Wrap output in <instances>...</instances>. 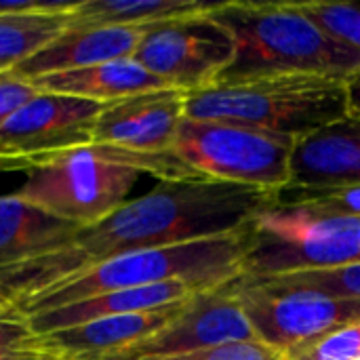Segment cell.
<instances>
[{
    "instance_id": "14",
    "label": "cell",
    "mask_w": 360,
    "mask_h": 360,
    "mask_svg": "<svg viewBox=\"0 0 360 360\" xmlns=\"http://www.w3.org/2000/svg\"><path fill=\"white\" fill-rule=\"evenodd\" d=\"M154 25H84L68 27L36 55L17 65L11 74L34 80L46 74L82 70L116 59L133 57L139 42Z\"/></svg>"
},
{
    "instance_id": "6",
    "label": "cell",
    "mask_w": 360,
    "mask_h": 360,
    "mask_svg": "<svg viewBox=\"0 0 360 360\" xmlns=\"http://www.w3.org/2000/svg\"><path fill=\"white\" fill-rule=\"evenodd\" d=\"M295 139L213 120L184 118L175 156L200 179L281 194L291 184Z\"/></svg>"
},
{
    "instance_id": "19",
    "label": "cell",
    "mask_w": 360,
    "mask_h": 360,
    "mask_svg": "<svg viewBox=\"0 0 360 360\" xmlns=\"http://www.w3.org/2000/svg\"><path fill=\"white\" fill-rule=\"evenodd\" d=\"M217 2L202 0H82L70 11V27L84 25H158L202 15Z\"/></svg>"
},
{
    "instance_id": "5",
    "label": "cell",
    "mask_w": 360,
    "mask_h": 360,
    "mask_svg": "<svg viewBox=\"0 0 360 360\" xmlns=\"http://www.w3.org/2000/svg\"><path fill=\"white\" fill-rule=\"evenodd\" d=\"M240 276L264 278L360 264V217L270 205L247 224Z\"/></svg>"
},
{
    "instance_id": "1",
    "label": "cell",
    "mask_w": 360,
    "mask_h": 360,
    "mask_svg": "<svg viewBox=\"0 0 360 360\" xmlns=\"http://www.w3.org/2000/svg\"><path fill=\"white\" fill-rule=\"evenodd\" d=\"M276 194L211 181L160 184L127 200L101 221L78 228L63 243L0 270V304L6 312L116 255L215 238L243 230Z\"/></svg>"
},
{
    "instance_id": "11",
    "label": "cell",
    "mask_w": 360,
    "mask_h": 360,
    "mask_svg": "<svg viewBox=\"0 0 360 360\" xmlns=\"http://www.w3.org/2000/svg\"><path fill=\"white\" fill-rule=\"evenodd\" d=\"M257 340L247 314L226 287L196 293L167 327L110 360H148L190 354L230 342Z\"/></svg>"
},
{
    "instance_id": "28",
    "label": "cell",
    "mask_w": 360,
    "mask_h": 360,
    "mask_svg": "<svg viewBox=\"0 0 360 360\" xmlns=\"http://www.w3.org/2000/svg\"><path fill=\"white\" fill-rule=\"evenodd\" d=\"M348 105H350V118L360 120V74L348 80Z\"/></svg>"
},
{
    "instance_id": "27",
    "label": "cell",
    "mask_w": 360,
    "mask_h": 360,
    "mask_svg": "<svg viewBox=\"0 0 360 360\" xmlns=\"http://www.w3.org/2000/svg\"><path fill=\"white\" fill-rule=\"evenodd\" d=\"M51 2L42 0H0V17L2 15H15V13H34L46 8Z\"/></svg>"
},
{
    "instance_id": "30",
    "label": "cell",
    "mask_w": 360,
    "mask_h": 360,
    "mask_svg": "<svg viewBox=\"0 0 360 360\" xmlns=\"http://www.w3.org/2000/svg\"><path fill=\"white\" fill-rule=\"evenodd\" d=\"M40 360H55V359H49V356H42V359Z\"/></svg>"
},
{
    "instance_id": "17",
    "label": "cell",
    "mask_w": 360,
    "mask_h": 360,
    "mask_svg": "<svg viewBox=\"0 0 360 360\" xmlns=\"http://www.w3.org/2000/svg\"><path fill=\"white\" fill-rule=\"evenodd\" d=\"M27 82H32L40 93L68 95V97L89 99L97 103H114L141 93L173 89L162 78H158L141 63H137L133 57L108 61L82 70H72V72L46 74Z\"/></svg>"
},
{
    "instance_id": "15",
    "label": "cell",
    "mask_w": 360,
    "mask_h": 360,
    "mask_svg": "<svg viewBox=\"0 0 360 360\" xmlns=\"http://www.w3.org/2000/svg\"><path fill=\"white\" fill-rule=\"evenodd\" d=\"M360 188V120L344 118L295 143L287 190Z\"/></svg>"
},
{
    "instance_id": "13",
    "label": "cell",
    "mask_w": 360,
    "mask_h": 360,
    "mask_svg": "<svg viewBox=\"0 0 360 360\" xmlns=\"http://www.w3.org/2000/svg\"><path fill=\"white\" fill-rule=\"evenodd\" d=\"M186 302L158 310L95 319L61 331L30 335V348L55 360H110L148 340L181 314Z\"/></svg>"
},
{
    "instance_id": "26",
    "label": "cell",
    "mask_w": 360,
    "mask_h": 360,
    "mask_svg": "<svg viewBox=\"0 0 360 360\" xmlns=\"http://www.w3.org/2000/svg\"><path fill=\"white\" fill-rule=\"evenodd\" d=\"M40 91L32 82H27L23 78H17L13 74H2L0 76V124L17 108H21L25 101H30Z\"/></svg>"
},
{
    "instance_id": "20",
    "label": "cell",
    "mask_w": 360,
    "mask_h": 360,
    "mask_svg": "<svg viewBox=\"0 0 360 360\" xmlns=\"http://www.w3.org/2000/svg\"><path fill=\"white\" fill-rule=\"evenodd\" d=\"M74 2H51L42 11L0 17V74H11L70 27Z\"/></svg>"
},
{
    "instance_id": "2",
    "label": "cell",
    "mask_w": 360,
    "mask_h": 360,
    "mask_svg": "<svg viewBox=\"0 0 360 360\" xmlns=\"http://www.w3.org/2000/svg\"><path fill=\"white\" fill-rule=\"evenodd\" d=\"M211 15L234 40V59L217 82L287 74L352 80L360 74V53L331 38L297 2L228 0Z\"/></svg>"
},
{
    "instance_id": "32",
    "label": "cell",
    "mask_w": 360,
    "mask_h": 360,
    "mask_svg": "<svg viewBox=\"0 0 360 360\" xmlns=\"http://www.w3.org/2000/svg\"><path fill=\"white\" fill-rule=\"evenodd\" d=\"M0 76H2V74H0Z\"/></svg>"
},
{
    "instance_id": "24",
    "label": "cell",
    "mask_w": 360,
    "mask_h": 360,
    "mask_svg": "<svg viewBox=\"0 0 360 360\" xmlns=\"http://www.w3.org/2000/svg\"><path fill=\"white\" fill-rule=\"evenodd\" d=\"M148 360H289V356L259 340H249V342H230L190 354Z\"/></svg>"
},
{
    "instance_id": "23",
    "label": "cell",
    "mask_w": 360,
    "mask_h": 360,
    "mask_svg": "<svg viewBox=\"0 0 360 360\" xmlns=\"http://www.w3.org/2000/svg\"><path fill=\"white\" fill-rule=\"evenodd\" d=\"M287 356L289 360H356L360 356V321Z\"/></svg>"
},
{
    "instance_id": "9",
    "label": "cell",
    "mask_w": 360,
    "mask_h": 360,
    "mask_svg": "<svg viewBox=\"0 0 360 360\" xmlns=\"http://www.w3.org/2000/svg\"><path fill=\"white\" fill-rule=\"evenodd\" d=\"M105 103L38 93L0 124V173L34 171L57 156L93 143Z\"/></svg>"
},
{
    "instance_id": "10",
    "label": "cell",
    "mask_w": 360,
    "mask_h": 360,
    "mask_svg": "<svg viewBox=\"0 0 360 360\" xmlns=\"http://www.w3.org/2000/svg\"><path fill=\"white\" fill-rule=\"evenodd\" d=\"M211 13L150 27L133 59L186 93L215 84L234 59V40Z\"/></svg>"
},
{
    "instance_id": "29",
    "label": "cell",
    "mask_w": 360,
    "mask_h": 360,
    "mask_svg": "<svg viewBox=\"0 0 360 360\" xmlns=\"http://www.w3.org/2000/svg\"><path fill=\"white\" fill-rule=\"evenodd\" d=\"M4 314H6V310H4V306L0 304V316H4Z\"/></svg>"
},
{
    "instance_id": "25",
    "label": "cell",
    "mask_w": 360,
    "mask_h": 360,
    "mask_svg": "<svg viewBox=\"0 0 360 360\" xmlns=\"http://www.w3.org/2000/svg\"><path fill=\"white\" fill-rule=\"evenodd\" d=\"M32 331L13 314L0 316V360H40L42 354L30 348Z\"/></svg>"
},
{
    "instance_id": "8",
    "label": "cell",
    "mask_w": 360,
    "mask_h": 360,
    "mask_svg": "<svg viewBox=\"0 0 360 360\" xmlns=\"http://www.w3.org/2000/svg\"><path fill=\"white\" fill-rule=\"evenodd\" d=\"M224 287L247 314L257 340L285 354L360 321V300L272 289L245 276Z\"/></svg>"
},
{
    "instance_id": "7",
    "label": "cell",
    "mask_w": 360,
    "mask_h": 360,
    "mask_svg": "<svg viewBox=\"0 0 360 360\" xmlns=\"http://www.w3.org/2000/svg\"><path fill=\"white\" fill-rule=\"evenodd\" d=\"M137 179V171L86 146L30 171L17 196L57 219L86 228L124 205Z\"/></svg>"
},
{
    "instance_id": "21",
    "label": "cell",
    "mask_w": 360,
    "mask_h": 360,
    "mask_svg": "<svg viewBox=\"0 0 360 360\" xmlns=\"http://www.w3.org/2000/svg\"><path fill=\"white\" fill-rule=\"evenodd\" d=\"M249 278V276H245ZM264 287L289 289V291H310L338 300H360V264L331 268V270H306L289 272L264 278H251Z\"/></svg>"
},
{
    "instance_id": "16",
    "label": "cell",
    "mask_w": 360,
    "mask_h": 360,
    "mask_svg": "<svg viewBox=\"0 0 360 360\" xmlns=\"http://www.w3.org/2000/svg\"><path fill=\"white\" fill-rule=\"evenodd\" d=\"M200 293L188 283L171 281L162 285L152 287H137V289H120V291H108L76 304H68L53 310L32 312L25 316H17L25 323V327L34 335H44L53 331H61L68 327H76L95 319L103 316H118V314H133V312H148L158 310L171 304L186 302Z\"/></svg>"
},
{
    "instance_id": "12",
    "label": "cell",
    "mask_w": 360,
    "mask_h": 360,
    "mask_svg": "<svg viewBox=\"0 0 360 360\" xmlns=\"http://www.w3.org/2000/svg\"><path fill=\"white\" fill-rule=\"evenodd\" d=\"M186 118V91L162 89L105 103L93 143L139 154L171 152Z\"/></svg>"
},
{
    "instance_id": "22",
    "label": "cell",
    "mask_w": 360,
    "mask_h": 360,
    "mask_svg": "<svg viewBox=\"0 0 360 360\" xmlns=\"http://www.w3.org/2000/svg\"><path fill=\"white\" fill-rule=\"evenodd\" d=\"M302 11L331 38L360 53V2L352 0H304Z\"/></svg>"
},
{
    "instance_id": "18",
    "label": "cell",
    "mask_w": 360,
    "mask_h": 360,
    "mask_svg": "<svg viewBox=\"0 0 360 360\" xmlns=\"http://www.w3.org/2000/svg\"><path fill=\"white\" fill-rule=\"evenodd\" d=\"M78 228L53 217L13 194L0 196V270L34 257L65 238Z\"/></svg>"
},
{
    "instance_id": "4",
    "label": "cell",
    "mask_w": 360,
    "mask_h": 360,
    "mask_svg": "<svg viewBox=\"0 0 360 360\" xmlns=\"http://www.w3.org/2000/svg\"><path fill=\"white\" fill-rule=\"evenodd\" d=\"M186 118L236 124L300 141L350 118L348 80L287 74L217 82L186 93Z\"/></svg>"
},
{
    "instance_id": "3",
    "label": "cell",
    "mask_w": 360,
    "mask_h": 360,
    "mask_svg": "<svg viewBox=\"0 0 360 360\" xmlns=\"http://www.w3.org/2000/svg\"><path fill=\"white\" fill-rule=\"evenodd\" d=\"M247 245L249 238L245 226L238 232L215 238L122 253L38 293L8 314L25 316L32 312L76 304L108 291L152 287L171 281L188 283L200 293L213 291L243 274Z\"/></svg>"
},
{
    "instance_id": "31",
    "label": "cell",
    "mask_w": 360,
    "mask_h": 360,
    "mask_svg": "<svg viewBox=\"0 0 360 360\" xmlns=\"http://www.w3.org/2000/svg\"><path fill=\"white\" fill-rule=\"evenodd\" d=\"M356 360H360V356H359V359H356Z\"/></svg>"
}]
</instances>
